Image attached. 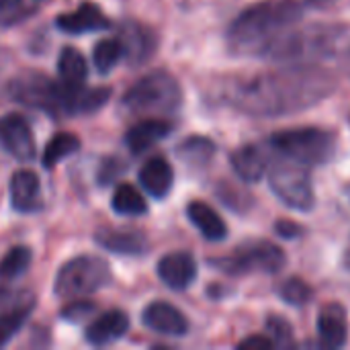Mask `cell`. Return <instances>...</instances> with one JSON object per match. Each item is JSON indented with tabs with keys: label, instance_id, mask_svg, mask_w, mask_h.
Returning a JSON list of instances; mask_svg holds the SVG:
<instances>
[{
	"label": "cell",
	"instance_id": "cell-1",
	"mask_svg": "<svg viewBox=\"0 0 350 350\" xmlns=\"http://www.w3.org/2000/svg\"><path fill=\"white\" fill-rule=\"evenodd\" d=\"M336 78L314 64L289 66L236 80L228 88V103L252 117L295 115L332 96Z\"/></svg>",
	"mask_w": 350,
	"mask_h": 350
},
{
	"label": "cell",
	"instance_id": "cell-2",
	"mask_svg": "<svg viewBox=\"0 0 350 350\" xmlns=\"http://www.w3.org/2000/svg\"><path fill=\"white\" fill-rule=\"evenodd\" d=\"M299 0H269L242 10L228 29V47L236 55H267L301 18Z\"/></svg>",
	"mask_w": 350,
	"mask_h": 350
},
{
	"label": "cell",
	"instance_id": "cell-3",
	"mask_svg": "<svg viewBox=\"0 0 350 350\" xmlns=\"http://www.w3.org/2000/svg\"><path fill=\"white\" fill-rule=\"evenodd\" d=\"M80 84L53 82L39 72H27L8 84V96L25 107L49 115H74Z\"/></svg>",
	"mask_w": 350,
	"mask_h": 350
},
{
	"label": "cell",
	"instance_id": "cell-4",
	"mask_svg": "<svg viewBox=\"0 0 350 350\" xmlns=\"http://www.w3.org/2000/svg\"><path fill=\"white\" fill-rule=\"evenodd\" d=\"M267 146L281 158L299 162L310 168L326 164L334 158L336 135L322 127H293L269 135Z\"/></svg>",
	"mask_w": 350,
	"mask_h": 350
},
{
	"label": "cell",
	"instance_id": "cell-5",
	"mask_svg": "<svg viewBox=\"0 0 350 350\" xmlns=\"http://www.w3.org/2000/svg\"><path fill=\"white\" fill-rule=\"evenodd\" d=\"M180 103V84L164 70L139 78L123 96V107L133 115H168L174 113Z\"/></svg>",
	"mask_w": 350,
	"mask_h": 350
},
{
	"label": "cell",
	"instance_id": "cell-6",
	"mask_svg": "<svg viewBox=\"0 0 350 350\" xmlns=\"http://www.w3.org/2000/svg\"><path fill=\"white\" fill-rule=\"evenodd\" d=\"M342 29L332 25H316L306 29H289L267 53L275 59H308L330 53L340 41Z\"/></svg>",
	"mask_w": 350,
	"mask_h": 350
},
{
	"label": "cell",
	"instance_id": "cell-7",
	"mask_svg": "<svg viewBox=\"0 0 350 350\" xmlns=\"http://www.w3.org/2000/svg\"><path fill=\"white\" fill-rule=\"evenodd\" d=\"M111 283V269L98 256H76L68 260L55 277V295L62 299H76Z\"/></svg>",
	"mask_w": 350,
	"mask_h": 350
},
{
	"label": "cell",
	"instance_id": "cell-8",
	"mask_svg": "<svg viewBox=\"0 0 350 350\" xmlns=\"http://www.w3.org/2000/svg\"><path fill=\"white\" fill-rule=\"evenodd\" d=\"M269 185L271 191L277 195V199L289 209L312 211L316 205L312 174L308 166L299 162L293 160L275 162L269 170Z\"/></svg>",
	"mask_w": 350,
	"mask_h": 350
},
{
	"label": "cell",
	"instance_id": "cell-9",
	"mask_svg": "<svg viewBox=\"0 0 350 350\" xmlns=\"http://www.w3.org/2000/svg\"><path fill=\"white\" fill-rule=\"evenodd\" d=\"M219 271L230 273V275H246L252 271H260L267 275H275L283 271L287 265V256L281 246L273 242H250L238 248L232 256L228 258H217L211 260Z\"/></svg>",
	"mask_w": 350,
	"mask_h": 350
},
{
	"label": "cell",
	"instance_id": "cell-10",
	"mask_svg": "<svg viewBox=\"0 0 350 350\" xmlns=\"http://www.w3.org/2000/svg\"><path fill=\"white\" fill-rule=\"evenodd\" d=\"M0 148L8 156L16 158L21 162L33 160L35 139H33V131L23 115L8 113V115L0 117Z\"/></svg>",
	"mask_w": 350,
	"mask_h": 350
},
{
	"label": "cell",
	"instance_id": "cell-11",
	"mask_svg": "<svg viewBox=\"0 0 350 350\" xmlns=\"http://www.w3.org/2000/svg\"><path fill=\"white\" fill-rule=\"evenodd\" d=\"M316 328L324 349H342L349 342V314L345 306L336 301L322 306Z\"/></svg>",
	"mask_w": 350,
	"mask_h": 350
},
{
	"label": "cell",
	"instance_id": "cell-12",
	"mask_svg": "<svg viewBox=\"0 0 350 350\" xmlns=\"http://www.w3.org/2000/svg\"><path fill=\"white\" fill-rule=\"evenodd\" d=\"M160 281L172 291H185L197 279V262L189 252H170L158 262Z\"/></svg>",
	"mask_w": 350,
	"mask_h": 350
},
{
	"label": "cell",
	"instance_id": "cell-13",
	"mask_svg": "<svg viewBox=\"0 0 350 350\" xmlns=\"http://www.w3.org/2000/svg\"><path fill=\"white\" fill-rule=\"evenodd\" d=\"M144 324L164 336H185L189 332V320L185 314L166 301H154L144 310Z\"/></svg>",
	"mask_w": 350,
	"mask_h": 350
},
{
	"label": "cell",
	"instance_id": "cell-14",
	"mask_svg": "<svg viewBox=\"0 0 350 350\" xmlns=\"http://www.w3.org/2000/svg\"><path fill=\"white\" fill-rule=\"evenodd\" d=\"M55 25L59 31L70 33V35H82V33H90V31H103L111 27V21L107 18V14L92 2L80 4L74 12H66L59 14L55 18Z\"/></svg>",
	"mask_w": 350,
	"mask_h": 350
},
{
	"label": "cell",
	"instance_id": "cell-15",
	"mask_svg": "<svg viewBox=\"0 0 350 350\" xmlns=\"http://www.w3.org/2000/svg\"><path fill=\"white\" fill-rule=\"evenodd\" d=\"M10 203L21 213H33L43 207L39 176L31 170H18L10 178Z\"/></svg>",
	"mask_w": 350,
	"mask_h": 350
},
{
	"label": "cell",
	"instance_id": "cell-16",
	"mask_svg": "<svg viewBox=\"0 0 350 350\" xmlns=\"http://www.w3.org/2000/svg\"><path fill=\"white\" fill-rule=\"evenodd\" d=\"M234 172L244 183H258L265 172L269 170V156L267 150L258 144H246L232 152L230 156Z\"/></svg>",
	"mask_w": 350,
	"mask_h": 350
},
{
	"label": "cell",
	"instance_id": "cell-17",
	"mask_svg": "<svg viewBox=\"0 0 350 350\" xmlns=\"http://www.w3.org/2000/svg\"><path fill=\"white\" fill-rule=\"evenodd\" d=\"M129 330V318L125 312L121 310H111L105 312L100 318H96L84 332L86 342L92 347H105L111 345L119 338L125 336V332Z\"/></svg>",
	"mask_w": 350,
	"mask_h": 350
},
{
	"label": "cell",
	"instance_id": "cell-18",
	"mask_svg": "<svg viewBox=\"0 0 350 350\" xmlns=\"http://www.w3.org/2000/svg\"><path fill=\"white\" fill-rule=\"evenodd\" d=\"M119 39L123 43L127 62L133 66H139L146 59H150L156 49V35L139 23H125L121 27Z\"/></svg>",
	"mask_w": 350,
	"mask_h": 350
},
{
	"label": "cell",
	"instance_id": "cell-19",
	"mask_svg": "<svg viewBox=\"0 0 350 350\" xmlns=\"http://www.w3.org/2000/svg\"><path fill=\"white\" fill-rule=\"evenodd\" d=\"M172 133V123L162 121V119H148L142 123H135L133 127L127 129L125 133V146L131 150V154L139 156L154 148L158 142L168 137Z\"/></svg>",
	"mask_w": 350,
	"mask_h": 350
},
{
	"label": "cell",
	"instance_id": "cell-20",
	"mask_svg": "<svg viewBox=\"0 0 350 350\" xmlns=\"http://www.w3.org/2000/svg\"><path fill=\"white\" fill-rule=\"evenodd\" d=\"M96 244L123 256H142L148 250V240L135 230H100L96 232Z\"/></svg>",
	"mask_w": 350,
	"mask_h": 350
},
{
	"label": "cell",
	"instance_id": "cell-21",
	"mask_svg": "<svg viewBox=\"0 0 350 350\" xmlns=\"http://www.w3.org/2000/svg\"><path fill=\"white\" fill-rule=\"evenodd\" d=\"M187 217L201 232V236L209 242H221L228 236V226L221 215L203 201H193L187 207Z\"/></svg>",
	"mask_w": 350,
	"mask_h": 350
},
{
	"label": "cell",
	"instance_id": "cell-22",
	"mask_svg": "<svg viewBox=\"0 0 350 350\" xmlns=\"http://www.w3.org/2000/svg\"><path fill=\"white\" fill-rule=\"evenodd\" d=\"M139 183L142 187L156 199H164L174 183V172L168 160L164 158H152L148 160L139 170Z\"/></svg>",
	"mask_w": 350,
	"mask_h": 350
},
{
	"label": "cell",
	"instance_id": "cell-23",
	"mask_svg": "<svg viewBox=\"0 0 350 350\" xmlns=\"http://www.w3.org/2000/svg\"><path fill=\"white\" fill-rule=\"evenodd\" d=\"M178 156L195 166V168H201V166H207L213 156H215V144L209 139V137H203V135H191L187 137L178 148H176Z\"/></svg>",
	"mask_w": 350,
	"mask_h": 350
},
{
	"label": "cell",
	"instance_id": "cell-24",
	"mask_svg": "<svg viewBox=\"0 0 350 350\" xmlns=\"http://www.w3.org/2000/svg\"><path fill=\"white\" fill-rule=\"evenodd\" d=\"M57 72L68 84H82L88 76V64L76 47H64L57 57Z\"/></svg>",
	"mask_w": 350,
	"mask_h": 350
},
{
	"label": "cell",
	"instance_id": "cell-25",
	"mask_svg": "<svg viewBox=\"0 0 350 350\" xmlns=\"http://www.w3.org/2000/svg\"><path fill=\"white\" fill-rule=\"evenodd\" d=\"M111 207L115 213L119 215H144L148 211V203L144 199V195L131 187V185H119L115 195H113V201H111Z\"/></svg>",
	"mask_w": 350,
	"mask_h": 350
},
{
	"label": "cell",
	"instance_id": "cell-26",
	"mask_svg": "<svg viewBox=\"0 0 350 350\" xmlns=\"http://www.w3.org/2000/svg\"><path fill=\"white\" fill-rule=\"evenodd\" d=\"M78 150H80V139H78L74 133H55V135L49 139V144L45 146L41 162H43L45 168H53V166H57L64 158L72 156V154L78 152Z\"/></svg>",
	"mask_w": 350,
	"mask_h": 350
},
{
	"label": "cell",
	"instance_id": "cell-27",
	"mask_svg": "<svg viewBox=\"0 0 350 350\" xmlns=\"http://www.w3.org/2000/svg\"><path fill=\"white\" fill-rule=\"evenodd\" d=\"M33 260V254L27 246H14L8 254L0 260V283L14 281L23 277Z\"/></svg>",
	"mask_w": 350,
	"mask_h": 350
},
{
	"label": "cell",
	"instance_id": "cell-28",
	"mask_svg": "<svg viewBox=\"0 0 350 350\" xmlns=\"http://www.w3.org/2000/svg\"><path fill=\"white\" fill-rule=\"evenodd\" d=\"M123 55H125V49H123L121 39H103L92 49V62L100 74H109L121 62Z\"/></svg>",
	"mask_w": 350,
	"mask_h": 350
},
{
	"label": "cell",
	"instance_id": "cell-29",
	"mask_svg": "<svg viewBox=\"0 0 350 350\" xmlns=\"http://www.w3.org/2000/svg\"><path fill=\"white\" fill-rule=\"evenodd\" d=\"M33 308H35V301L25 304L21 308H14L12 312H6V314L0 316V349L4 345H8L14 338V334L25 326V322L31 316Z\"/></svg>",
	"mask_w": 350,
	"mask_h": 350
},
{
	"label": "cell",
	"instance_id": "cell-30",
	"mask_svg": "<svg viewBox=\"0 0 350 350\" xmlns=\"http://www.w3.org/2000/svg\"><path fill=\"white\" fill-rule=\"evenodd\" d=\"M279 295L283 301H287L289 306H295V308H301L306 304L312 301L314 297V289L310 287V283H306L304 279L299 277H291L287 281H283L279 285Z\"/></svg>",
	"mask_w": 350,
	"mask_h": 350
},
{
	"label": "cell",
	"instance_id": "cell-31",
	"mask_svg": "<svg viewBox=\"0 0 350 350\" xmlns=\"http://www.w3.org/2000/svg\"><path fill=\"white\" fill-rule=\"evenodd\" d=\"M267 330H269V338L273 340L275 347H291L293 345V328L285 318L271 316L267 320Z\"/></svg>",
	"mask_w": 350,
	"mask_h": 350
},
{
	"label": "cell",
	"instance_id": "cell-32",
	"mask_svg": "<svg viewBox=\"0 0 350 350\" xmlns=\"http://www.w3.org/2000/svg\"><path fill=\"white\" fill-rule=\"evenodd\" d=\"M125 162L121 158H105L100 162V168H98V174H96V180L107 187L111 183H115V178H119L123 172H125Z\"/></svg>",
	"mask_w": 350,
	"mask_h": 350
},
{
	"label": "cell",
	"instance_id": "cell-33",
	"mask_svg": "<svg viewBox=\"0 0 350 350\" xmlns=\"http://www.w3.org/2000/svg\"><path fill=\"white\" fill-rule=\"evenodd\" d=\"M94 312H96V308H94L92 301H72V304L62 312V318H64L66 322L80 324V322L92 318Z\"/></svg>",
	"mask_w": 350,
	"mask_h": 350
},
{
	"label": "cell",
	"instance_id": "cell-34",
	"mask_svg": "<svg viewBox=\"0 0 350 350\" xmlns=\"http://www.w3.org/2000/svg\"><path fill=\"white\" fill-rule=\"evenodd\" d=\"M35 299L27 291H10V289H0V316L6 312H12L14 308H21L25 304H33Z\"/></svg>",
	"mask_w": 350,
	"mask_h": 350
},
{
	"label": "cell",
	"instance_id": "cell-35",
	"mask_svg": "<svg viewBox=\"0 0 350 350\" xmlns=\"http://www.w3.org/2000/svg\"><path fill=\"white\" fill-rule=\"evenodd\" d=\"M238 349L242 350H271L275 349V345H273V340L269 338V336H260V334H256V336H248V338H244L240 345H238Z\"/></svg>",
	"mask_w": 350,
	"mask_h": 350
},
{
	"label": "cell",
	"instance_id": "cell-36",
	"mask_svg": "<svg viewBox=\"0 0 350 350\" xmlns=\"http://www.w3.org/2000/svg\"><path fill=\"white\" fill-rule=\"evenodd\" d=\"M23 8V0H0V23H10Z\"/></svg>",
	"mask_w": 350,
	"mask_h": 350
},
{
	"label": "cell",
	"instance_id": "cell-37",
	"mask_svg": "<svg viewBox=\"0 0 350 350\" xmlns=\"http://www.w3.org/2000/svg\"><path fill=\"white\" fill-rule=\"evenodd\" d=\"M275 230H277V234H279L281 238H297V236L304 232V230H301L297 224H293V221H287V219H281V221H277Z\"/></svg>",
	"mask_w": 350,
	"mask_h": 350
},
{
	"label": "cell",
	"instance_id": "cell-38",
	"mask_svg": "<svg viewBox=\"0 0 350 350\" xmlns=\"http://www.w3.org/2000/svg\"><path fill=\"white\" fill-rule=\"evenodd\" d=\"M301 4H310V6H326L334 0H299Z\"/></svg>",
	"mask_w": 350,
	"mask_h": 350
},
{
	"label": "cell",
	"instance_id": "cell-39",
	"mask_svg": "<svg viewBox=\"0 0 350 350\" xmlns=\"http://www.w3.org/2000/svg\"><path fill=\"white\" fill-rule=\"evenodd\" d=\"M342 70H345V72L350 76V49L345 53V55H342Z\"/></svg>",
	"mask_w": 350,
	"mask_h": 350
},
{
	"label": "cell",
	"instance_id": "cell-40",
	"mask_svg": "<svg viewBox=\"0 0 350 350\" xmlns=\"http://www.w3.org/2000/svg\"><path fill=\"white\" fill-rule=\"evenodd\" d=\"M345 199H347V203L350 205V183L345 187Z\"/></svg>",
	"mask_w": 350,
	"mask_h": 350
},
{
	"label": "cell",
	"instance_id": "cell-41",
	"mask_svg": "<svg viewBox=\"0 0 350 350\" xmlns=\"http://www.w3.org/2000/svg\"><path fill=\"white\" fill-rule=\"evenodd\" d=\"M349 125H350V115H349Z\"/></svg>",
	"mask_w": 350,
	"mask_h": 350
}]
</instances>
